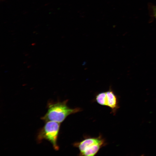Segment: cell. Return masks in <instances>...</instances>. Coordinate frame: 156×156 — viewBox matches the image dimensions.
Segmentation results:
<instances>
[{
    "label": "cell",
    "mask_w": 156,
    "mask_h": 156,
    "mask_svg": "<svg viewBox=\"0 0 156 156\" xmlns=\"http://www.w3.org/2000/svg\"><path fill=\"white\" fill-rule=\"evenodd\" d=\"M67 101L66 100L62 102L48 103L47 111L41 119L45 122L53 121L60 123L68 115L81 111V109L79 108L69 107L67 105Z\"/></svg>",
    "instance_id": "cell-1"
},
{
    "label": "cell",
    "mask_w": 156,
    "mask_h": 156,
    "mask_svg": "<svg viewBox=\"0 0 156 156\" xmlns=\"http://www.w3.org/2000/svg\"><path fill=\"white\" fill-rule=\"evenodd\" d=\"M45 122L38 134L37 141L40 142L43 140H47L52 144L54 149L57 151L59 149L57 140L60 123L53 121Z\"/></svg>",
    "instance_id": "cell-2"
},
{
    "label": "cell",
    "mask_w": 156,
    "mask_h": 156,
    "mask_svg": "<svg viewBox=\"0 0 156 156\" xmlns=\"http://www.w3.org/2000/svg\"><path fill=\"white\" fill-rule=\"evenodd\" d=\"M105 144V140L101 136L96 138H88L79 142L74 143V146L77 147L80 153L86 149L96 144Z\"/></svg>",
    "instance_id": "cell-3"
},
{
    "label": "cell",
    "mask_w": 156,
    "mask_h": 156,
    "mask_svg": "<svg viewBox=\"0 0 156 156\" xmlns=\"http://www.w3.org/2000/svg\"><path fill=\"white\" fill-rule=\"evenodd\" d=\"M106 93L105 106L110 107L112 112L115 114L119 107L118 97L111 87Z\"/></svg>",
    "instance_id": "cell-4"
},
{
    "label": "cell",
    "mask_w": 156,
    "mask_h": 156,
    "mask_svg": "<svg viewBox=\"0 0 156 156\" xmlns=\"http://www.w3.org/2000/svg\"><path fill=\"white\" fill-rule=\"evenodd\" d=\"M105 144L99 143L94 144L86 149L83 152L80 153L81 156H92L95 155L100 148L103 146Z\"/></svg>",
    "instance_id": "cell-5"
},
{
    "label": "cell",
    "mask_w": 156,
    "mask_h": 156,
    "mask_svg": "<svg viewBox=\"0 0 156 156\" xmlns=\"http://www.w3.org/2000/svg\"><path fill=\"white\" fill-rule=\"evenodd\" d=\"M106 96V92L99 93L96 96V101L100 105L105 106Z\"/></svg>",
    "instance_id": "cell-6"
},
{
    "label": "cell",
    "mask_w": 156,
    "mask_h": 156,
    "mask_svg": "<svg viewBox=\"0 0 156 156\" xmlns=\"http://www.w3.org/2000/svg\"><path fill=\"white\" fill-rule=\"evenodd\" d=\"M152 15L156 19V5H153L151 8Z\"/></svg>",
    "instance_id": "cell-7"
}]
</instances>
